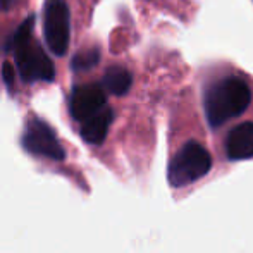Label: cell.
I'll use <instances>...</instances> for the list:
<instances>
[{
  "instance_id": "8fae6325",
  "label": "cell",
  "mask_w": 253,
  "mask_h": 253,
  "mask_svg": "<svg viewBox=\"0 0 253 253\" xmlns=\"http://www.w3.org/2000/svg\"><path fill=\"white\" fill-rule=\"evenodd\" d=\"M2 74H3V81L7 83V86H12L14 83V67L9 62H5L2 66Z\"/></svg>"
},
{
  "instance_id": "8992f818",
  "label": "cell",
  "mask_w": 253,
  "mask_h": 253,
  "mask_svg": "<svg viewBox=\"0 0 253 253\" xmlns=\"http://www.w3.org/2000/svg\"><path fill=\"white\" fill-rule=\"evenodd\" d=\"M107 107V95L103 84L88 83L74 86L69 97V112L74 121L83 123L88 117Z\"/></svg>"
},
{
  "instance_id": "5b68a950",
  "label": "cell",
  "mask_w": 253,
  "mask_h": 253,
  "mask_svg": "<svg viewBox=\"0 0 253 253\" xmlns=\"http://www.w3.org/2000/svg\"><path fill=\"white\" fill-rule=\"evenodd\" d=\"M23 148L31 155L45 157L50 160H62L66 157L62 145L57 138L55 131L42 119H31L26 124L23 134Z\"/></svg>"
},
{
  "instance_id": "7c38bea8",
  "label": "cell",
  "mask_w": 253,
  "mask_h": 253,
  "mask_svg": "<svg viewBox=\"0 0 253 253\" xmlns=\"http://www.w3.org/2000/svg\"><path fill=\"white\" fill-rule=\"evenodd\" d=\"M19 0H0V10H9L12 9Z\"/></svg>"
},
{
  "instance_id": "30bf717a",
  "label": "cell",
  "mask_w": 253,
  "mask_h": 253,
  "mask_svg": "<svg viewBox=\"0 0 253 253\" xmlns=\"http://www.w3.org/2000/svg\"><path fill=\"white\" fill-rule=\"evenodd\" d=\"M98 62H100V50L97 47L84 48V50L74 53L73 60H71V69L76 73H86V71L93 69Z\"/></svg>"
},
{
  "instance_id": "52a82bcc",
  "label": "cell",
  "mask_w": 253,
  "mask_h": 253,
  "mask_svg": "<svg viewBox=\"0 0 253 253\" xmlns=\"http://www.w3.org/2000/svg\"><path fill=\"white\" fill-rule=\"evenodd\" d=\"M226 155L229 160H247L253 157V123H241L226 138Z\"/></svg>"
},
{
  "instance_id": "3957f363",
  "label": "cell",
  "mask_w": 253,
  "mask_h": 253,
  "mask_svg": "<svg viewBox=\"0 0 253 253\" xmlns=\"http://www.w3.org/2000/svg\"><path fill=\"white\" fill-rule=\"evenodd\" d=\"M212 167V157L203 145L197 141L184 143L167 167V181L172 188H184L207 176Z\"/></svg>"
},
{
  "instance_id": "ba28073f",
  "label": "cell",
  "mask_w": 253,
  "mask_h": 253,
  "mask_svg": "<svg viewBox=\"0 0 253 253\" xmlns=\"http://www.w3.org/2000/svg\"><path fill=\"white\" fill-rule=\"evenodd\" d=\"M114 121V110L110 107H103L100 112L88 117L81 123V138L90 145H102L107 138L109 127Z\"/></svg>"
},
{
  "instance_id": "9c48e42d",
  "label": "cell",
  "mask_w": 253,
  "mask_h": 253,
  "mask_svg": "<svg viewBox=\"0 0 253 253\" xmlns=\"http://www.w3.org/2000/svg\"><path fill=\"white\" fill-rule=\"evenodd\" d=\"M102 84L109 93L116 95V97H123L131 90L133 84V76L131 73L123 66H112L105 71L103 74Z\"/></svg>"
},
{
  "instance_id": "7a4b0ae2",
  "label": "cell",
  "mask_w": 253,
  "mask_h": 253,
  "mask_svg": "<svg viewBox=\"0 0 253 253\" xmlns=\"http://www.w3.org/2000/svg\"><path fill=\"white\" fill-rule=\"evenodd\" d=\"M35 16H30L19 24L7 43V50L14 52L16 66L21 78L26 83L35 81H53L55 80V66L40 45L33 43L31 31H33Z\"/></svg>"
},
{
  "instance_id": "277c9868",
  "label": "cell",
  "mask_w": 253,
  "mask_h": 253,
  "mask_svg": "<svg viewBox=\"0 0 253 253\" xmlns=\"http://www.w3.org/2000/svg\"><path fill=\"white\" fill-rule=\"evenodd\" d=\"M43 37L53 55H66L71 40V12L66 0L45 2Z\"/></svg>"
},
{
  "instance_id": "6da1fadb",
  "label": "cell",
  "mask_w": 253,
  "mask_h": 253,
  "mask_svg": "<svg viewBox=\"0 0 253 253\" xmlns=\"http://www.w3.org/2000/svg\"><path fill=\"white\" fill-rule=\"evenodd\" d=\"M252 91L247 81L229 76L215 81L205 91L203 109L207 123L212 127H219L229 119L241 116L250 107Z\"/></svg>"
}]
</instances>
